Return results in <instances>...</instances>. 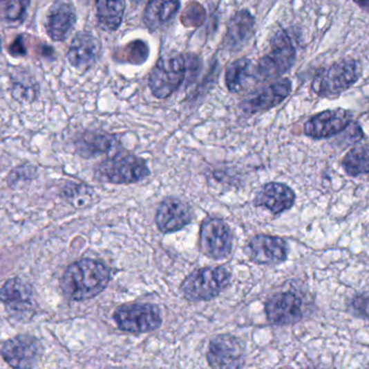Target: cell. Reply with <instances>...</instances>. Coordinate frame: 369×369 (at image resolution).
Here are the masks:
<instances>
[{
    "label": "cell",
    "instance_id": "obj_1",
    "mask_svg": "<svg viewBox=\"0 0 369 369\" xmlns=\"http://www.w3.org/2000/svg\"><path fill=\"white\" fill-rule=\"evenodd\" d=\"M111 270L94 259H82L69 265L61 278V289L65 297L84 301L100 295L108 286Z\"/></svg>",
    "mask_w": 369,
    "mask_h": 369
},
{
    "label": "cell",
    "instance_id": "obj_2",
    "mask_svg": "<svg viewBox=\"0 0 369 369\" xmlns=\"http://www.w3.org/2000/svg\"><path fill=\"white\" fill-rule=\"evenodd\" d=\"M362 76V67L354 59L340 60L314 77L312 90L321 98L339 96L353 87Z\"/></svg>",
    "mask_w": 369,
    "mask_h": 369
},
{
    "label": "cell",
    "instance_id": "obj_3",
    "mask_svg": "<svg viewBox=\"0 0 369 369\" xmlns=\"http://www.w3.org/2000/svg\"><path fill=\"white\" fill-rule=\"evenodd\" d=\"M149 174L145 159L130 153H117L95 168V178L99 181L113 184L136 183Z\"/></svg>",
    "mask_w": 369,
    "mask_h": 369
},
{
    "label": "cell",
    "instance_id": "obj_4",
    "mask_svg": "<svg viewBox=\"0 0 369 369\" xmlns=\"http://www.w3.org/2000/svg\"><path fill=\"white\" fill-rule=\"evenodd\" d=\"M230 282L231 273L224 267L199 269L184 278L180 291L189 301H209L218 297Z\"/></svg>",
    "mask_w": 369,
    "mask_h": 369
},
{
    "label": "cell",
    "instance_id": "obj_5",
    "mask_svg": "<svg viewBox=\"0 0 369 369\" xmlns=\"http://www.w3.org/2000/svg\"><path fill=\"white\" fill-rule=\"evenodd\" d=\"M188 71L187 55H169L158 60L148 80L153 97L165 99L172 96L182 86Z\"/></svg>",
    "mask_w": 369,
    "mask_h": 369
},
{
    "label": "cell",
    "instance_id": "obj_6",
    "mask_svg": "<svg viewBox=\"0 0 369 369\" xmlns=\"http://www.w3.org/2000/svg\"><path fill=\"white\" fill-rule=\"evenodd\" d=\"M296 48L286 30H278L271 39V50L259 61L256 67L258 80H278L295 64Z\"/></svg>",
    "mask_w": 369,
    "mask_h": 369
},
{
    "label": "cell",
    "instance_id": "obj_7",
    "mask_svg": "<svg viewBox=\"0 0 369 369\" xmlns=\"http://www.w3.org/2000/svg\"><path fill=\"white\" fill-rule=\"evenodd\" d=\"M113 320L119 330L134 334L155 332L162 325L160 309L151 303L122 305L113 313Z\"/></svg>",
    "mask_w": 369,
    "mask_h": 369
},
{
    "label": "cell",
    "instance_id": "obj_8",
    "mask_svg": "<svg viewBox=\"0 0 369 369\" xmlns=\"http://www.w3.org/2000/svg\"><path fill=\"white\" fill-rule=\"evenodd\" d=\"M200 251L207 258L224 260L232 251L234 236L229 226L222 219L207 218L200 228Z\"/></svg>",
    "mask_w": 369,
    "mask_h": 369
},
{
    "label": "cell",
    "instance_id": "obj_9",
    "mask_svg": "<svg viewBox=\"0 0 369 369\" xmlns=\"http://www.w3.org/2000/svg\"><path fill=\"white\" fill-rule=\"evenodd\" d=\"M41 342L30 334H19L3 343L0 354L13 368H32L42 357Z\"/></svg>",
    "mask_w": 369,
    "mask_h": 369
},
{
    "label": "cell",
    "instance_id": "obj_10",
    "mask_svg": "<svg viewBox=\"0 0 369 369\" xmlns=\"http://www.w3.org/2000/svg\"><path fill=\"white\" fill-rule=\"evenodd\" d=\"M293 84L288 78H280L254 92L240 103L244 114L263 113L280 105L292 93Z\"/></svg>",
    "mask_w": 369,
    "mask_h": 369
},
{
    "label": "cell",
    "instance_id": "obj_11",
    "mask_svg": "<svg viewBox=\"0 0 369 369\" xmlns=\"http://www.w3.org/2000/svg\"><path fill=\"white\" fill-rule=\"evenodd\" d=\"M352 119V113L347 109H326L305 123V134L312 139H326L347 129Z\"/></svg>",
    "mask_w": 369,
    "mask_h": 369
},
{
    "label": "cell",
    "instance_id": "obj_12",
    "mask_svg": "<svg viewBox=\"0 0 369 369\" xmlns=\"http://www.w3.org/2000/svg\"><path fill=\"white\" fill-rule=\"evenodd\" d=\"M207 362L213 368H241L244 366V347L238 338L220 334L209 342Z\"/></svg>",
    "mask_w": 369,
    "mask_h": 369
},
{
    "label": "cell",
    "instance_id": "obj_13",
    "mask_svg": "<svg viewBox=\"0 0 369 369\" xmlns=\"http://www.w3.org/2000/svg\"><path fill=\"white\" fill-rule=\"evenodd\" d=\"M267 320L274 326L296 324L303 318V301L291 291L278 293L267 300Z\"/></svg>",
    "mask_w": 369,
    "mask_h": 369
},
{
    "label": "cell",
    "instance_id": "obj_14",
    "mask_svg": "<svg viewBox=\"0 0 369 369\" xmlns=\"http://www.w3.org/2000/svg\"><path fill=\"white\" fill-rule=\"evenodd\" d=\"M249 255L257 264H280L287 259V243L278 236L259 234L249 240Z\"/></svg>",
    "mask_w": 369,
    "mask_h": 369
},
{
    "label": "cell",
    "instance_id": "obj_15",
    "mask_svg": "<svg viewBox=\"0 0 369 369\" xmlns=\"http://www.w3.org/2000/svg\"><path fill=\"white\" fill-rule=\"evenodd\" d=\"M101 51V42L93 34L79 32L70 42L67 60L74 69L84 72L97 62Z\"/></svg>",
    "mask_w": 369,
    "mask_h": 369
},
{
    "label": "cell",
    "instance_id": "obj_16",
    "mask_svg": "<svg viewBox=\"0 0 369 369\" xmlns=\"http://www.w3.org/2000/svg\"><path fill=\"white\" fill-rule=\"evenodd\" d=\"M192 220L189 206L176 197H167L158 207L155 224L162 233H174L187 226Z\"/></svg>",
    "mask_w": 369,
    "mask_h": 369
},
{
    "label": "cell",
    "instance_id": "obj_17",
    "mask_svg": "<svg viewBox=\"0 0 369 369\" xmlns=\"http://www.w3.org/2000/svg\"><path fill=\"white\" fill-rule=\"evenodd\" d=\"M34 288L19 278H10L0 288V301L15 315H25L34 307Z\"/></svg>",
    "mask_w": 369,
    "mask_h": 369
},
{
    "label": "cell",
    "instance_id": "obj_18",
    "mask_svg": "<svg viewBox=\"0 0 369 369\" xmlns=\"http://www.w3.org/2000/svg\"><path fill=\"white\" fill-rule=\"evenodd\" d=\"M76 22L74 6L66 1H57L50 8L46 30L53 42H64L74 30Z\"/></svg>",
    "mask_w": 369,
    "mask_h": 369
},
{
    "label": "cell",
    "instance_id": "obj_19",
    "mask_svg": "<svg viewBox=\"0 0 369 369\" xmlns=\"http://www.w3.org/2000/svg\"><path fill=\"white\" fill-rule=\"evenodd\" d=\"M295 201V192L290 186L278 182H270L261 188L254 199V205L278 215L291 209Z\"/></svg>",
    "mask_w": 369,
    "mask_h": 369
},
{
    "label": "cell",
    "instance_id": "obj_20",
    "mask_svg": "<svg viewBox=\"0 0 369 369\" xmlns=\"http://www.w3.org/2000/svg\"><path fill=\"white\" fill-rule=\"evenodd\" d=\"M255 34V18L246 9L238 11L227 25L223 46L228 51H239Z\"/></svg>",
    "mask_w": 369,
    "mask_h": 369
},
{
    "label": "cell",
    "instance_id": "obj_21",
    "mask_svg": "<svg viewBox=\"0 0 369 369\" xmlns=\"http://www.w3.org/2000/svg\"><path fill=\"white\" fill-rule=\"evenodd\" d=\"M180 9V0H149L143 13V22L151 32L168 25Z\"/></svg>",
    "mask_w": 369,
    "mask_h": 369
},
{
    "label": "cell",
    "instance_id": "obj_22",
    "mask_svg": "<svg viewBox=\"0 0 369 369\" xmlns=\"http://www.w3.org/2000/svg\"><path fill=\"white\" fill-rule=\"evenodd\" d=\"M76 151L84 159H91L96 155L106 154L118 145L116 136L101 132H86L76 141Z\"/></svg>",
    "mask_w": 369,
    "mask_h": 369
},
{
    "label": "cell",
    "instance_id": "obj_23",
    "mask_svg": "<svg viewBox=\"0 0 369 369\" xmlns=\"http://www.w3.org/2000/svg\"><path fill=\"white\" fill-rule=\"evenodd\" d=\"M96 17L101 28L115 32L122 24L126 0H96Z\"/></svg>",
    "mask_w": 369,
    "mask_h": 369
},
{
    "label": "cell",
    "instance_id": "obj_24",
    "mask_svg": "<svg viewBox=\"0 0 369 369\" xmlns=\"http://www.w3.org/2000/svg\"><path fill=\"white\" fill-rule=\"evenodd\" d=\"M252 71L254 70L252 67L251 60L242 57L232 62L229 66L227 67L226 76H225L227 89L229 90L231 93H239L243 91L249 78L253 76Z\"/></svg>",
    "mask_w": 369,
    "mask_h": 369
},
{
    "label": "cell",
    "instance_id": "obj_25",
    "mask_svg": "<svg viewBox=\"0 0 369 369\" xmlns=\"http://www.w3.org/2000/svg\"><path fill=\"white\" fill-rule=\"evenodd\" d=\"M151 53L147 42L142 39L132 40L126 45L121 46L115 51L113 57L119 63L142 65L147 61Z\"/></svg>",
    "mask_w": 369,
    "mask_h": 369
},
{
    "label": "cell",
    "instance_id": "obj_26",
    "mask_svg": "<svg viewBox=\"0 0 369 369\" xmlns=\"http://www.w3.org/2000/svg\"><path fill=\"white\" fill-rule=\"evenodd\" d=\"M342 166L351 177L369 174V144L350 150L342 161Z\"/></svg>",
    "mask_w": 369,
    "mask_h": 369
},
{
    "label": "cell",
    "instance_id": "obj_27",
    "mask_svg": "<svg viewBox=\"0 0 369 369\" xmlns=\"http://www.w3.org/2000/svg\"><path fill=\"white\" fill-rule=\"evenodd\" d=\"M91 186H82V184L70 183L65 188L62 197H64L67 201L73 204L74 206H84L88 199H91L92 191Z\"/></svg>",
    "mask_w": 369,
    "mask_h": 369
},
{
    "label": "cell",
    "instance_id": "obj_28",
    "mask_svg": "<svg viewBox=\"0 0 369 369\" xmlns=\"http://www.w3.org/2000/svg\"><path fill=\"white\" fill-rule=\"evenodd\" d=\"M36 174H37L36 167L32 166V164H23L15 167L11 171L10 174L8 176L7 182L10 188H17L19 184L32 181Z\"/></svg>",
    "mask_w": 369,
    "mask_h": 369
},
{
    "label": "cell",
    "instance_id": "obj_29",
    "mask_svg": "<svg viewBox=\"0 0 369 369\" xmlns=\"http://www.w3.org/2000/svg\"><path fill=\"white\" fill-rule=\"evenodd\" d=\"M30 0H6L5 17L8 21L17 22L24 19Z\"/></svg>",
    "mask_w": 369,
    "mask_h": 369
},
{
    "label": "cell",
    "instance_id": "obj_30",
    "mask_svg": "<svg viewBox=\"0 0 369 369\" xmlns=\"http://www.w3.org/2000/svg\"><path fill=\"white\" fill-rule=\"evenodd\" d=\"M353 310L369 320V295H359L352 300Z\"/></svg>",
    "mask_w": 369,
    "mask_h": 369
},
{
    "label": "cell",
    "instance_id": "obj_31",
    "mask_svg": "<svg viewBox=\"0 0 369 369\" xmlns=\"http://www.w3.org/2000/svg\"><path fill=\"white\" fill-rule=\"evenodd\" d=\"M9 53L13 57H24L28 55L26 48H25L24 42H23V36L20 35L19 37L15 38V42L11 44L9 47Z\"/></svg>",
    "mask_w": 369,
    "mask_h": 369
},
{
    "label": "cell",
    "instance_id": "obj_32",
    "mask_svg": "<svg viewBox=\"0 0 369 369\" xmlns=\"http://www.w3.org/2000/svg\"><path fill=\"white\" fill-rule=\"evenodd\" d=\"M359 8L369 13V0H353Z\"/></svg>",
    "mask_w": 369,
    "mask_h": 369
},
{
    "label": "cell",
    "instance_id": "obj_33",
    "mask_svg": "<svg viewBox=\"0 0 369 369\" xmlns=\"http://www.w3.org/2000/svg\"><path fill=\"white\" fill-rule=\"evenodd\" d=\"M82 3H89L90 0H82Z\"/></svg>",
    "mask_w": 369,
    "mask_h": 369
},
{
    "label": "cell",
    "instance_id": "obj_34",
    "mask_svg": "<svg viewBox=\"0 0 369 369\" xmlns=\"http://www.w3.org/2000/svg\"><path fill=\"white\" fill-rule=\"evenodd\" d=\"M135 1H140V0H135Z\"/></svg>",
    "mask_w": 369,
    "mask_h": 369
},
{
    "label": "cell",
    "instance_id": "obj_35",
    "mask_svg": "<svg viewBox=\"0 0 369 369\" xmlns=\"http://www.w3.org/2000/svg\"><path fill=\"white\" fill-rule=\"evenodd\" d=\"M0 1H3V0H0Z\"/></svg>",
    "mask_w": 369,
    "mask_h": 369
}]
</instances>
